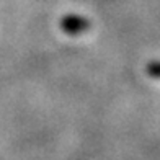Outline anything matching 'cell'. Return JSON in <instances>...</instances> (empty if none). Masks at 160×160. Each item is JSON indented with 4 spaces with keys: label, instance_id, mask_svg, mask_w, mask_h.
Wrapping results in <instances>:
<instances>
[{
    "label": "cell",
    "instance_id": "cell-2",
    "mask_svg": "<svg viewBox=\"0 0 160 160\" xmlns=\"http://www.w3.org/2000/svg\"><path fill=\"white\" fill-rule=\"evenodd\" d=\"M147 72H149V75H150V77L160 78V62H152V64H149Z\"/></svg>",
    "mask_w": 160,
    "mask_h": 160
},
{
    "label": "cell",
    "instance_id": "cell-1",
    "mask_svg": "<svg viewBox=\"0 0 160 160\" xmlns=\"http://www.w3.org/2000/svg\"><path fill=\"white\" fill-rule=\"evenodd\" d=\"M61 28L67 33V34H78L85 30H88L90 28V23L87 21L85 18L82 17H77V15H69L62 18L61 21Z\"/></svg>",
    "mask_w": 160,
    "mask_h": 160
}]
</instances>
